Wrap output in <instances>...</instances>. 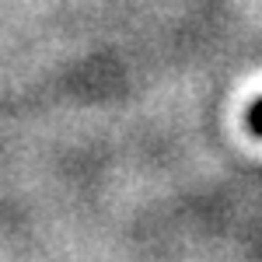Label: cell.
<instances>
[{
  "label": "cell",
  "instance_id": "6da1fadb",
  "mask_svg": "<svg viewBox=\"0 0 262 262\" xmlns=\"http://www.w3.org/2000/svg\"><path fill=\"white\" fill-rule=\"evenodd\" d=\"M245 119H248V129H252L255 137H262V98L252 101V108H248V116H245Z\"/></svg>",
  "mask_w": 262,
  "mask_h": 262
}]
</instances>
